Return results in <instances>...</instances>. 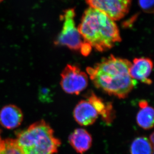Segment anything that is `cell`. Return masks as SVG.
<instances>
[{
	"label": "cell",
	"instance_id": "6da1fadb",
	"mask_svg": "<svg viewBox=\"0 0 154 154\" xmlns=\"http://www.w3.org/2000/svg\"><path fill=\"white\" fill-rule=\"evenodd\" d=\"M131 63L111 55L93 66L87 67L86 72L97 88L111 96L125 99L136 85L130 75Z\"/></svg>",
	"mask_w": 154,
	"mask_h": 154
},
{
	"label": "cell",
	"instance_id": "7a4b0ae2",
	"mask_svg": "<svg viewBox=\"0 0 154 154\" xmlns=\"http://www.w3.org/2000/svg\"><path fill=\"white\" fill-rule=\"evenodd\" d=\"M77 29L83 42L100 52L110 50L121 41L119 30L115 22L92 8L85 11Z\"/></svg>",
	"mask_w": 154,
	"mask_h": 154
},
{
	"label": "cell",
	"instance_id": "3957f363",
	"mask_svg": "<svg viewBox=\"0 0 154 154\" xmlns=\"http://www.w3.org/2000/svg\"><path fill=\"white\" fill-rule=\"evenodd\" d=\"M15 140L22 154H55L61 145L54 130L44 120L18 133Z\"/></svg>",
	"mask_w": 154,
	"mask_h": 154
},
{
	"label": "cell",
	"instance_id": "277c9868",
	"mask_svg": "<svg viewBox=\"0 0 154 154\" xmlns=\"http://www.w3.org/2000/svg\"><path fill=\"white\" fill-rule=\"evenodd\" d=\"M74 9H69L63 11L60 19L63 21V28L54 44L57 46H63L70 50L80 51L85 44L79 29L76 27Z\"/></svg>",
	"mask_w": 154,
	"mask_h": 154
},
{
	"label": "cell",
	"instance_id": "5b68a950",
	"mask_svg": "<svg viewBox=\"0 0 154 154\" xmlns=\"http://www.w3.org/2000/svg\"><path fill=\"white\" fill-rule=\"evenodd\" d=\"M88 83L87 74L77 66L67 64L61 72L60 85L67 94L79 95Z\"/></svg>",
	"mask_w": 154,
	"mask_h": 154
},
{
	"label": "cell",
	"instance_id": "8992f818",
	"mask_svg": "<svg viewBox=\"0 0 154 154\" xmlns=\"http://www.w3.org/2000/svg\"><path fill=\"white\" fill-rule=\"evenodd\" d=\"M90 8L96 9L113 20H120L128 13L132 0H85Z\"/></svg>",
	"mask_w": 154,
	"mask_h": 154
},
{
	"label": "cell",
	"instance_id": "52a82bcc",
	"mask_svg": "<svg viewBox=\"0 0 154 154\" xmlns=\"http://www.w3.org/2000/svg\"><path fill=\"white\" fill-rule=\"evenodd\" d=\"M153 67V62L150 58L143 57L135 58L131 63L130 75L134 80H139L146 85H151L152 81L150 76Z\"/></svg>",
	"mask_w": 154,
	"mask_h": 154
},
{
	"label": "cell",
	"instance_id": "ba28073f",
	"mask_svg": "<svg viewBox=\"0 0 154 154\" xmlns=\"http://www.w3.org/2000/svg\"><path fill=\"white\" fill-rule=\"evenodd\" d=\"M73 117L77 123L86 126L94 123L97 119L98 114L88 101L82 100L75 107Z\"/></svg>",
	"mask_w": 154,
	"mask_h": 154
},
{
	"label": "cell",
	"instance_id": "9c48e42d",
	"mask_svg": "<svg viewBox=\"0 0 154 154\" xmlns=\"http://www.w3.org/2000/svg\"><path fill=\"white\" fill-rule=\"evenodd\" d=\"M23 116L20 108L15 105H8L0 110V124L8 129H15L21 124Z\"/></svg>",
	"mask_w": 154,
	"mask_h": 154
},
{
	"label": "cell",
	"instance_id": "30bf717a",
	"mask_svg": "<svg viewBox=\"0 0 154 154\" xmlns=\"http://www.w3.org/2000/svg\"><path fill=\"white\" fill-rule=\"evenodd\" d=\"M87 99L105 123L109 124L113 122L115 115L112 103L105 102L103 99L97 96L93 92L87 95Z\"/></svg>",
	"mask_w": 154,
	"mask_h": 154
},
{
	"label": "cell",
	"instance_id": "8fae6325",
	"mask_svg": "<svg viewBox=\"0 0 154 154\" xmlns=\"http://www.w3.org/2000/svg\"><path fill=\"white\" fill-rule=\"evenodd\" d=\"M69 141L71 147L77 153L83 154L91 147L92 138L87 130L78 128L70 135Z\"/></svg>",
	"mask_w": 154,
	"mask_h": 154
},
{
	"label": "cell",
	"instance_id": "7c38bea8",
	"mask_svg": "<svg viewBox=\"0 0 154 154\" xmlns=\"http://www.w3.org/2000/svg\"><path fill=\"white\" fill-rule=\"evenodd\" d=\"M139 110L136 116L138 126L145 130L151 129L154 126V109L145 100L139 102Z\"/></svg>",
	"mask_w": 154,
	"mask_h": 154
},
{
	"label": "cell",
	"instance_id": "4fadbf2b",
	"mask_svg": "<svg viewBox=\"0 0 154 154\" xmlns=\"http://www.w3.org/2000/svg\"><path fill=\"white\" fill-rule=\"evenodd\" d=\"M153 146L146 137H139L133 141L130 147L131 154H153Z\"/></svg>",
	"mask_w": 154,
	"mask_h": 154
},
{
	"label": "cell",
	"instance_id": "5bb4252c",
	"mask_svg": "<svg viewBox=\"0 0 154 154\" xmlns=\"http://www.w3.org/2000/svg\"><path fill=\"white\" fill-rule=\"evenodd\" d=\"M0 154H22L17 147L15 139H7L4 144L0 149Z\"/></svg>",
	"mask_w": 154,
	"mask_h": 154
},
{
	"label": "cell",
	"instance_id": "9a60e30c",
	"mask_svg": "<svg viewBox=\"0 0 154 154\" xmlns=\"http://www.w3.org/2000/svg\"><path fill=\"white\" fill-rule=\"evenodd\" d=\"M139 4L144 12L148 13H153L154 0H139Z\"/></svg>",
	"mask_w": 154,
	"mask_h": 154
},
{
	"label": "cell",
	"instance_id": "2e32d148",
	"mask_svg": "<svg viewBox=\"0 0 154 154\" xmlns=\"http://www.w3.org/2000/svg\"><path fill=\"white\" fill-rule=\"evenodd\" d=\"M149 140V141L151 143L152 145L153 146V144H154V133H152L151 135H150V138Z\"/></svg>",
	"mask_w": 154,
	"mask_h": 154
},
{
	"label": "cell",
	"instance_id": "e0dca14e",
	"mask_svg": "<svg viewBox=\"0 0 154 154\" xmlns=\"http://www.w3.org/2000/svg\"><path fill=\"white\" fill-rule=\"evenodd\" d=\"M4 144V140H3L2 139L1 136V130H0V149L3 147Z\"/></svg>",
	"mask_w": 154,
	"mask_h": 154
},
{
	"label": "cell",
	"instance_id": "ac0fdd59",
	"mask_svg": "<svg viewBox=\"0 0 154 154\" xmlns=\"http://www.w3.org/2000/svg\"><path fill=\"white\" fill-rule=\"evenodd\" d=\"M3 0H0V3H1L3 1Z\"/></svg>",
	"mask_w": 154,
	"mask_h": 154
}]
</instances>
